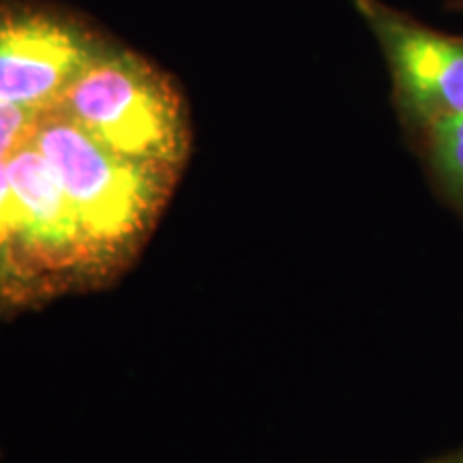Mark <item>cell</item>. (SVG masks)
I'll list each match as a JSON object with an SVG mask.
<instances>
[{"label": "cell", "mask_w": 463, "mask_h": 463, "mask_svg": "<svg viewBox=\"0 0 463 463\" xmlns=\"http://www.w3.org/2000/svg\"><path fill=\"white\" fill-rule=\"evenodd\" d=\"M99 258L129 245L164 204L170 167L116 153L61 108L43 109L33 140Z\"/></svg>", "instance_id": "cell-1"}, {"label": "cell", "mask_w": 463, "mask_h": 463, "mask_svg": "<svg viewBox=\"0 0 463 463\" xmlns=\"http://www.w3.org/2000/svg\"><path fill=\"white\" fill-rule=\"evenodd\" d=\"M54 108L125 157L172 167L184 155L181 99L129 52H99Z\"/></svg>", "instance_id": "cell-2"}, {"label": "cell", "mask_w": 463, "mask_h": 463, "mask_svg": "<svg viewBox=\"0 0 463 463\" xmlns=\"http://www.w3.org/2000/svg\"><path fill=\"white\" fill-rule=\"evenodd\" d=\"M358 9L389 61L399 101L430 127L463 116V37L433 31L380 0H358Z\"/></svg>", "instance_id": "cell-3"}, {"label": "cell", "mask_w": 463, "mask_h": 463, "mask_svg": "<svg viewBox=\"0 0 463 463\" xmlns=\"http://www.w3.org/2000/svg\"><path fill=\"white\" fill-rule=\"evenodd\" d=\"M69 22L42 14H0V103L58 106L80 71L99 54Z\"/></svg>", "instance_id": "cell-4"}, {"label": "cell", "mask_w": 463, "mask_h": 463, "mask_svg": "<svg viewBox=\"0 0 463 463\" xmlns=\"http://www.w3.org/2000/svg\"><path fill=\"white\" fill-rule=\"evenodd\" d=\"M22 222V262L26 283L43 275L95 262L82 225L54 172L33 142L5 161Z\"/></svg>", "instance_id": "cell-5"}, {"label": "cell", "mask_w": 463, "mask_h": 463, "mask_svg": "<svg viewBox=\"0 0 463 463\" xmlns=\"http://www.w3.org/2000/svg\"><path fill=\"white\" fill-rule=\"evenodd\" d=\"M26 286L22 262V222L20 208L5 161L0 164V292L15 294Z\"/></svg>", "instance_id": "cell-6"}, {"label": "cell", "mask_w": 463, "mask_h": 463, "mask_svg": "<svg viewBox=\"0 0 463 463\" xmlns=\"http://www.w3.org/2000/svg\"><path fill=\"white\" fill-rule=\"evenodd\" d=\"M430 148L439 176L450 189L463 194V116H450L431 123Z\"/></svg>", "instance_id": "cell-7"}, {"label": "cell", "mask_w": 463, "mask_h": 463, "mask_svg": "<svg viewBox=\"0 0 463 463\" xmlns=\"http://www.w3.org/2000/svg\"><path fill=\"white\" fill-rule=\"evenodd\" d=\"M42 109L0 103V164L33 140Z\"/></svg>", "instance_id": "cell-8"}]
</instances>
